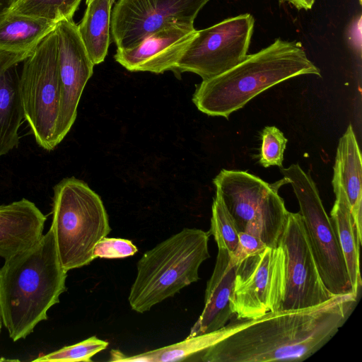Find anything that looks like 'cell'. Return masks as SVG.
Returning <instances> with one entry per match:
<instances>
[{"label": "cell", "mask_w": 362, "mask_h": 362, "mask_svg": "<svg viewBox=\"0 0 362 362\" xmlns=\"http://www.w3.org/2000/svg\"><path fill=\"white\" fill-rule=\"evenodd\" d=\"M208 233L214 236L218 248L234 252L238 244L239 230L230 211L217 195L212 204L211 226Z\"/></svg>", "instance_id": "23"}, {"label": "cell", "mask_w": 362, "mask_h": 362, "mask_svg": "<svg viewBox=\"0 0 362 362\" xmlns=\"http://www.w3.org/2000/svg\"><path fill=\"white\" fill-rule=\"evenodd\" d=\"M359 4L361 5V0H358Z\"/></svg>", "instance_id": "33"}, {"label": "cell", "mask_w": 362, "mask_h": 362, "mask_svg": "<svg viewBox=\"0 0 362 362\" xmlns=\"http://www.w3.org/2000/svg\"><path fill=\"white\" fill-rule=\"evenodd\" d=\"M46 221V216L27 199L0 205V257L6 259L37 243Z\"/></svg>", "instance_id": "17"}, {"label": "cell", "mask_w": 362, "mask_h": 362, "mask_svg": "<svg viewBox=\"0 0 362 362\" xmlns=\"http://www.w3.org/2000/svg\"><path fill=\"white\" fill-rule=\"evenodd\" d=\"M2 325H3V324H2L1 320L0 318V333H1V331Z\"/></svg>", "instance_id": "30"}, {"label": "cell", "mask_w": 362, "mask_h": 362, "mask_svg": "<svg viewBox=\"0 0 362 362\" xmlns=\"http://www.w3.org/2000/svg\"><path fill=\"white\" fill-rule=\"evenodd\" d=\"M81 0H16L8 12L40 18L57 23L71 20Z\"/></svg>", "instance_id": "22"}, {"label": "cell", "mask_w": 362, "mask_h": 362, "mask_svg": "<svg viewBox=\"0 0 362 362\" xmlns=\"http://www.w3.org/2000/svg\"><path fill=\"white\" fill-rule=\"evenodd\" d=\"M293 189L320 277L332 296L354 293L332 221L315 182L298 163L280 168ZM357 295V294H356Z\"/></svg>", "instance_id": "8"}, {"label": "cell", "mask_w": 362, "mask_h": 362, "mask_svg": "<svg viewBox=\"0 0 362 362\" xmlns=\"http://www.w3.org/2000/svg\"><path fill=\"white\" fill-rule=\"evenodd\" d=\"M78 30L86 52L94 65L102 63L107 55L110 37V0H92L86 4Z\"/></svg>", "instance_id": "21"}, {"label": "cell", "mask_w": 362, "mask_h": 362, "mask_svg": "<svg viewBox=\"0 0 362 362\" xmlns=\"http://www.w3.org/2000/svg\"><path fill=\"white\" fill-rule=\"evenodd\" d=\"M262 144L259 162L264 168H282L284 151L288 139L284 133L274 126H267L261 132Z\"/></svg>", "instance_id": "25"}, {"label": "cell", "mask_w": 362, "mask_h": 362, "mask_svg": "<svg viewBox=\"0 0 362 362\" xmlns=\"http://www.w3.org/2000/svg\"><path fill=\"white\" fill-rule=\"evenodd\" d=\"M357 297L354 293L337 295L312 308L238 320L209 332L210 346L197 356L203 362L304 361L337 334L354 310Z\"/></svg>", "instance_id": "1"}, {"label": "cell", "mask_w": 362, "mask_h": 362, "mask_svg": "<svg viewBox=\"0 0 362 362\" xmlns=\"http://www.w3.org/2000/svg\"><path fill=\"white\" fill-rule=\"evenodd\" d=\"M137 251L136 246L129 240L105 237L95 245L93 257L94 259L124 258L134 255Z\"/></svg>", "instance_id": "26"}, {"label": "cell", "mask_w": 362, "mask_h": 362, "mask_svg": "<svg viewBox=\"0 0 362 362\" xmlns=\"http://www.w3.org/2000/svg\"><path fill=\"white\" fill-rule=\"evenodd\" d=\"M116 0H110V3L112 4V6L114 4V3L115 2Z\"/></svg>", "instance_id": "31"}, {"label": "cell", "mask_w": 362, "mask_h": 362, "mask_svg": "<svg viewBox=\"0 0 362 362\" xmlns=\"http://www.w3.org/2000/svg\"><path fill=\"white\" fill-rule=\"evenodd\" d=\"M254 25L253 16L244 13L197 30L173 71L192 72L202 80L225 72L247 55Z\"/></svg>", "instance_id": "9"}, {"label": "cell", "mask_w": 362, "mask_h": 362, "mask_svg": "<svg viewBox=\"0 0 362 362\" xmlns=\"http://www.w3.org/2000/svg\"><path fill=\"white\" fill-rule=\"evenodd\" d=\"M109 343L92 336L77 344L64 346L47 354L38 356L35 362H76L92 361L91 358L103 351Z\"/></svg>", "instance_id": "24"}, {"label": "cell", "mask_w": 362, "mask_h": 362, "mask_svg": "<svg viewBox=\"0 0 362 362\" xmlns=\"http://www.w3.org/2000/svg\"><path fill=\"white\" fill-rule=\"evenodd\" d=\"M23 62L20 84L24 119L37 144L52 151L59 144L57 131L61 103L55 30Z\"/></svg>", "instance_id": "7"}, {"label": "cell", "mask_w": 362, "mask_h": 362, "mask_svg": "<svg viewBox=\"0 0 362 362\" xmlns=\"http://www.w3.org/2000/svg\"><path fill=\"white\" fill-rule=\"evenodd\" d=\"M286 178L269 184L246 171L223 169L214 179L218 196L240 231L251 233L270 247L278 246L288 211L279 194Z\"/></svg>", "instance_id": "6"}, {"label": "cell", "mask_w": 362, "mask_h": 362, "mask_svg": "<svg viewBox=\"0 0 362 362\" xmlns=\"http://www.w3.org/2000/svg\"><path fill=\"white\" fill-rule=\"evenodd\" d=\"M267 246L258 237L244 231L238 233V244L233 253L238 262L258 253Z\"/></svg>", "instance_id": "27"}, {"label": "cell", "mask_w": 362, "mask_h": 362, "mask_svg": "<svg viewBox=\"0 0 362 362\" xmlns=\"http://www.w3.org/2000/svg\"><path fill=\"white\" fill-rule=\"evenodd\" d=\"M238 262L226 249L218 248L215 267L206 284L202 313L187 337L218 330L230 320L233 315L230 298Z\"/></svg>", "instance_id": "15"}, {"label": "cell", "mask_w": 362, "mask_h": 362, "mask_svg": "<svg viewBox=\"0 0 362 362\" xmlns=\"http://www.w3.org/2000/svg\"><path fill=\"white\" fill-rule=\"evenodd\" d=\"M361 154L351 124L340 137L337 148L333 189L341 187L349 202L351 214L362 233Z\"/></svg>", "instance_id": "18"}, {"label": "cell", "mask_w": 362, "mask_h": 362, "mask_svg": "<svg viewBox=\"0 0 362 362\" xmlns=\"http://www.w3.org/2000/svg\"><path fill=\"white\" fill-rule=\"evenodd\" d=\"M52 228L59 262L69 272L88 265L111 228L105 206L86 182L66 177L54 187Z\"/></svg>", "instance_id": "5"}, {"label": "cell", "mask_w": 362, "mask_h": 362, "mask_svg": "<svg viewBox=\"0 0 362 362\" xmlns=\"http://www.w3.org/2000/svg\"><path fill=\"white\" fill-rule=\"evenodd\" d=\"M56 25L46 19L8 12L0 18V49L31 54Z\"/></svg>", "instance_id": "20"}, {"label": "cell", "mask_w": 362, "mask_h": 362, "mask_svg": "<svg viewBox=\"0 0 362 362\" xmlns=\"http://www.w3.org/2000/svg\"><path fill=\"white\" fill-rule=\"evenodd\" d=\"M16 0H0V18L7 13Z\"/></svg>", "instance_id": "29"}, {"label": "cell", "mask_w": 362, "mask_h": 362, "mask_svg": "<svg viewBox=\"0 0 362 362\" xmlns=\"http://www.w3.org/2000/svg\"><path fill=\"white\" fill-rule=\"evenodd\" d=\"M31 54L0 49V157L19 144L24 113L17 68Z\"/></svg>", "instance_id": "16"}, {"label": "cell", "mask_w": 362, "mask_h": 362, "mask_svg": "<svg viewBox=\"0 0 362 362\" xmlns=\"http://www.w3.org/2000/svg\"><path fill=\"white\" fill-rule=\"evenodd\" d=\"M52 228L34 245L4 259L0 267V318L9 337L25 339L66 291Z\"/></svg>", "instance_id": "2"}, {"label": "cell", "mask_w": 362, "mask_h": 362, "mask_svg": "<svg viewBox=\"0 0 362 362\" xmlns=\"http://www.w3.org/2000/svg\"><path fill=\"white\" fill-rule=\"evenodd\" d=\"M92 0H86V4H88L90 1H91Z\"/></svg>", "instance_id": "32"}, {"label": "cell", "mask_w": 362, "mask_h": 362, "mask_svg": "<svg viewBox=\"0 0 362 362\" xmlns=\"http://www.w3.org/2000/svg\"><path fill=\"white\" fill-rule=\"evenodd\" d=\"M333 189L336 199L330 211V219L346 262L353 292L358 295L361 286L359 256L362 233L357 228L344 192L341 187Z\"/></svg>", "instance_id": "19"}, {"label": "cell", "mask_w": 362, "mask_h": 362, "mask_svg": "<svg viewBox=\"0 0 362 362\" xmlns=\"http://www.w3.org/2000/svg\"><path fill=\"white\" fill-rule=\"evenodd\" d=\"M196 32L194 25L170 24L134 47L117 49L115 59L131 71L161 74L173 70Z\"/></svg>", "instance_id": "14"}, {"label": "cell", "mask_w": 362, "mask_h": 362, "mask_svg": "<svg viewBox=\"0 0 362 362\" xmlns=\"http://www.w3.org/2000/svg\"><path fill=\"white\" fill-rule=\"evenodd\" d=\"M57 62L61 85V103L57 137L59 144L72 127L78 103L94 64L90 59L78 30L71 20H62L55 27Z\"/></svg>", "instance_id": "13"}, {"label": "cell", "mask_w": 362, "mask_h": 362, "mask_svg": "<svg viewBox=\"0 0 362 362\" xmlns=\"http://www.w3.org/2000/svg\"><path fill=\"white\" fill-rule=\"evenodd\" d=\"M283 248L267 247L238 262L230 308L238 320L258 318L278 311L285 287Z\"/></svg>", "instance_id": "10"}, {"label": "cell", "mask_w": 362, "mask_h": 362, "mask_svg": "<svg viewBox=\"0 0 362 362\" xmlns=\"http://www.w3.org/2000/svg\"><path fill=\"white\" fill-rule=\"evenodd\" d=\"M281 3H288L298 10H310L312 8L315 0H279Z\"/></svg>", "instance_id": "28"}, {"label": "cell", "mask_w": 362, "mask_h": 362, "mask_svg": "<svg viewBox=\"0 0 362 362\" xmlns=\"http://www.w3.org/2000/svg\"><path fill=\"white\" fill-rule=\"evenodd\" d=\"M278 245L285 254L284 297L279 310L312 308L332 296L324 285L300 213L288 212Z\"/></svg>", "instance_id": "11"}, {"label": "cell", "mask_w": 362, "mask_h": 362, "mask_svg": "<svg viewBox=\"0 0 362 362\" xmlns=\"http://www.w3.org/2000/svg\"><path fill=\"white\" fill-rule=\"evenodd\" d=\"M209 1L118 0L110 16L113 40L117 49H129L170 24L194 25Z\"/></svg>", "instance_id": "12"}, {"label": "cell", "mask_w": 362, "mask_h": 362, "mask_svg": "<svg viewBox=\"0 0 362 362\" xmlns=\"http://www.w3.org/2000/svg\"><path fill=\"white\" fill-rule=\"evenodd\" d=\"M308 74L321 76L320 69L308 59L301 44L277 38L225 72L202 80L192 101L204 114L228 118L264 90Z\"/></svg>", "instance_id": "3"}, {"label": "cell", "mask_w": 362, "mask_h": 362, "mask_svg": "<svg viewBox=\"0 0 362 362\" xmlns=\"http://www.w3.org/2000/svg\"><path fill=\"white\" fill-rule=\"evenodd\" d=\"M209 236L203 230L185 228L144 253L128 296L131 308L146 313L197 282L200 266L210 257Z\"/></svg>", "instance_id": "4"}]
</instances>
